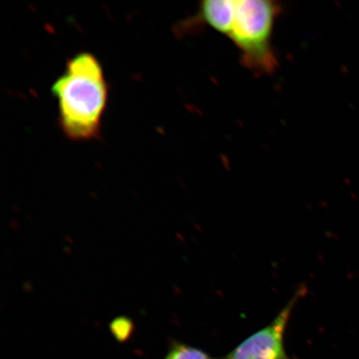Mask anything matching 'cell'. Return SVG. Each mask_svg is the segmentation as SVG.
Returning a JSON list of instances; mask_svg holds the SVG:
<instances>
[{
  "label": "cell",
  "mask_w": 359,
  "mask_h": 359,
  "mask_svg": "<svg viewBox=\"0 0 359 359\" xmlns=\"http://www.w3.org/2000/svg\"><path fill=\"white\" fill-rule=\"evenodd\" d=\"M280 11L273 0H205L196 19L231 39L248 69L267 74L277 67L272 39Z\"/></svg>",
  "instance_id": "1"
},
{
  "label": "cell",
  "mask_w": 359,
  "mask_h": 359,
  "mask_svg": "<svg viewBox=\"0 0 359 359\" xmlns=\"http://www.w3.org/2000/svg\"><path fill=\"white\" fill-rule=\"evenodd\" d=\"M62 133L72 141L97 139L109 98L102 67L89 53H80L67 62L64 73L53 83Z\"/></svg>",
  "instance_id": "2"
},
{
  "label": "cell",
  "mask_w": 359,
  "mask_h": 359,
  "mask_svg": "<svg viewBox=\"0 0 359 359\" xmlns=\"http://www.w3.org/2000/svg\"><path fill=\"white\" fill-rule=\"evenodd\" d=\"M303 291L299 290L271 324L250 335L227 355L219 359H298L287 353L285 335L292 311Z\"/></svg>",
  "instance_id": "3"
},
{
  "label": "cell",
  "mask_w": 359,
  "mask_h": 359,
  "mask_svg": "<svg viewBox=\"0 0 359 359\" xmlns=\"http://www.w3.org/2000/svg\"><path fill=\"white\" fill-rule=\"evenodd\" d=\"M164 359H215L200 348L182 343H175Z\"/></svg>",
  "instance_id": "4"
},
{
  "label": "cell",
  "mask_w": 359,
  "mask_h": 359,
  "mask_svg": "<svg viewBox=\"0 0 359 359\" xmlns=\"http://www.w3.org/2000/svg\"><path fill=\"white\" fill-rule=\"evenodd\" d=\"M111 329L115 338L121 342H123L133 334V323L127 318H118L112 322Z\"/></svg>",
  "instance_id": "5"
}]
</instances>
